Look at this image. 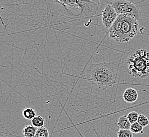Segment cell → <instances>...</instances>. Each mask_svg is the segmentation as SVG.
<instances>
[{"label":"cell","instance_id":"obj_10","mask_svg":"<svg viewBox=\"0 0 149 137\" xmlns=\"http://www.w3.org/2000/svg\"><path fill=\"white\" fill-rule=\"evenodd\" d=\"M38 128L33 125H26L22 130L24 137H35Z\"/></svg>","mask_w":149,"mask_h":137},{"label":"cell","instance_id":"obj_13","mask_svg":"<svg viewBox=\"0 0 149 137\" xmlns=\"http://www.w3.org/2000/svg\"><path fill=\"white\" fill-rule=\"evenodd\" d=\"M143 127L140 125L138 122L133 123L131 125L130 130L132 132L133 134H140V133H143Z\"/></svg>","mask_w":149,"mask_h":137},{"label":"cell","instance_id":"obj_1","mask_svg":"<svg viewBox=\"0 0 149 137\" xmlns=\"http://www.w3.org/2000/svg\"><path fill=\"white\" fill-rule=\"evenodd\" d=\"M86 79L101 90L111 87L118 79L115 68L109 62L92 64L86 70Z\"/></svg>","mask_w":149,"mask_h":137},{"label":"cell","instance_id":"obj_8","mask_svg":"<svg viewBox=\"0 0 149 137\" xmlns=\"http://www.w3.org/2000/svg\"><path fill=\"white\" fill-rule=\"evenodd\" d=\"M123 98L126 102H135L138 100V92L135 89L127 88L123 93Z\"/></svg>","mask_w":149,"mask_h":137},{"label":"cell","instance_id":"obj_9","mask_svg":"<svg viewBox=\"0 0 149 137\" xmlns=\"http://www.w3.org/2000/svg\"><path fill=\"white\" fill-rule=\"evenodd\" d=\"M118 126L120 130H130L131 123L128 119L127 116L124 115L119 118Z\"/></svg>","mask_w":149,"mask_h":137},{"label":"cell","instance_id":"obj_12","mask_svg":"<svg viewBox=\"0 0 149 137\" xmlns=\"http://www.w3.org/2000/svg\"><path fill=\"white\" fill-rule=\"evenodd\" d=\"M31 123L32 125L37 128H42L45 124V119L40 116H37L31 120Z\"/></svg>","mask_w":149,"mask_h":137},{"label":"cell","instance_id":"obj_5","mask_svg":"<svg viewBox=\"0 0 149 137\" xmlns=\"http://www.w3.org/2000/svg\"><path fill=\"white\" fill-rule=\"evenodd\" d=\"M81 8L80 17H91L96 15L98 11L100 2L96 1H78Z\"/></svg>","mask_w":149,"mask_h":137},{"label":"cell","instance_id":"obj_6","mask_svg":"<svg viewBox=\"0 0 149 137\" xmlns=\"http://www.w3.org/2000/svg\"><path fill=\"white\" fill-rule=\"evenodd\" d=\"M118 17L116 12L112 6L110 4L107 5L102 13V21L103 24L106 28L109 29Z\"/></svg>","mask_w":149,"mask_h":137},{"label":"cell","instance_id":"obj_4","mask_svg":"<svg viewBox=\"0 0 149 137\" xmlns=\"http://www.w3.org/2000/svg\"><path fill=\"white\" fill-rule=\"evenodd\" d=\"M110 5L114 9L118 15H127L137 20H140L142 16L140 8L131 2L125 0H116L111 2Z\"/></svg>","mask_w":149,"mask_h":137},{"label":"cell","instance_id":"obj_17","mask_svg":"<svg viewBox=\"0 0 149 137\" xmlns=\"http://www.w3.org/2000/svg\"><path fill=\"white\" fill-rule=\"evenodd\" d=\"M118 137H133V134L130 130H120L118 132Z\"/></svg>","mask_w":149,"mask_h":137},{"label":"cell","instance_id":"obj_14","mask_svg":"<svg viewBox=\"0 0 149 137\" xmlns=\"http://www.w3.org/2000/svg\"><path fill=\"white\" fill-rule=\"evenodd\" d=\"M35 137H49V131L44 127L38 128Z\"/></svg>","mask_w":149,"mask_h":137},{"label":"cell","instance_id":"obj_7","mask_svg":"<svg viewBox=\"0 0 149 137\" xmlns=\"http://www.w3.org/2000/svg\"><path fill=\"white\" fill-rule=\"evenodd\" d=\"M57 2L61 4L65 8L67 12L76 17H80L81 15V8L78 0L58 1Z\"/></svg>","mask_w":149,"mask_h":137},{"label":"cell","instance_id":"obj_16","mask_svg":"<svg viewBox=\"0 0 149 137\" xmlns=\"http://www.w3.org/2000/svg\"><path fill=\"white\" fill-rule=\"evenodd\" d=\"M127 116L130 122L132 125L133 123H134L138 121V118H139V115L138 114V112H136L131 111L127 114Z\"/></svg>","mask_w":149,"mask_h":137},{"label":"cell","instance_id":"obj_2","mask_svg":"<svg viewBox=\"0 0 149 137\" xmlns=\"http://www.w3.org/2000/svg\"><path fill=\"white\" fill-rule=\"evenodd\" d=\"M138 29V20L127 15H119L109 28V37L120 43L129 42L136 36Z\"/></svg>","mask_w":149,"mask_h":137},{"label":"cell","instance_id":"obj_3","mask_svg":"<svg viewBox=\"0 0 149 137\" xmlns=\"http://www.w3.org/2000/svg\"><path fill=\"white\" fill-rule=\"evenodd\" d=\"M129 73L135 78L145 79L149 77V51L138 49L127 59Z\"/></svg>","mask_w":149,"mask_h":137},{"label":"cell","instance_id":"obj_11","mask_svg":"<svg viewBox=\"0 0 149 137\" xmlns=\"http://www.w3.org/2000/svg\"><path fill=\"white\" fill-rule=\"evenodd\" d=\"M22 115L26 119L32 120L36 117V112L33 109L26 108L23 109Z\"/></svg>","mask_w":149,"mask_h":137},{"label":"cell","instance_id":"obj_15","mask_svg":"<svg viewBox=\"0 0 149 137\" xmlns=\"http://www.w3.org/2000/svg\"><path fill=\"white\" fill-rule=\"evenodd\" d=\"M137 122L143 128L146 127L149 125V120L148 118L143 114H140L139 115Z\"/></svg>","mask_w":149,"mask_h":137}]
</instances>
